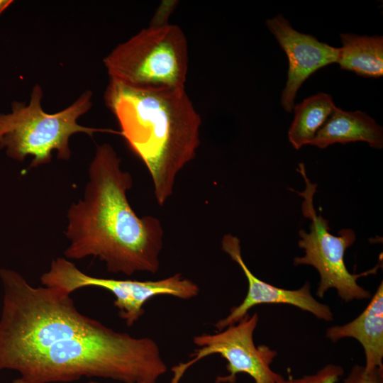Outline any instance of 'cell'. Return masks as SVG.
<instances>
[{"instance_id":"cell-15","label":"cell","mask_w":383,"mask_h":383,"mask_svg":"<svg viewBox=\"0 0 383 383\" xmlns=\"http://www.w3.org/2000/svg\"><path fill=\"white\" fill-rule=\"evenodd\" d=\"M343 374L344 370L341 366L328 364L316 373L300 378H294L289 374L285 379L281 374L276 373L274 380L276 383H337Z\"/></svg>"},{"instance_id":"cell-8","label":"cell","mask_w":383,"mask_h":383,"mask_svg":"<svg viewBox=\"0 0 383 383\" xmlns=\"http://www.w3.org/2000/svg\"><path fill=\"white\" fill-rule=\"evenodd\" d=\"M257 313L246 314L235 324L217 333L196 335L193 342L199 348L191 355L187 362L172 367L173 376L170 383H180L185 372L194 363L213 354H218L227 361L228 374L218 376L216 383H235L237 374L245 373L255 383H276L274 372L270 367L277 356L276 350L265 345L256 346L253 334L258 323Z\"/></svg>"},{"instance_id":"cell-5","label":"cell","mask_w":383,"mask_h":383,"mask_svg":"<svg viewBox=\"0 0 383 383\" xmlns=\"http://www.w3.org/2000/svg\"><path fill=\"white\" fill-rule=\"evenodd\" d=\"M110 79L133 87L185 89L188 43L177 25L148 26L104 59Z\"/></svg>"},{"instance_id":"cell-18","label":"cell","mask_w":383,"mask_h":383,"mask_svg":"<svg viewBox=\"0 0 383 383\" xmlns=\"http://www.w3.org/2000/svg\"><path fill=\"white\" fill-rule=\"evenodd\" d=\"M13 2L12 0H0V16Z\"/></svg>"},{"instance_id":"cell-13","label":"cell","mask_w":383,"mask_h":383,"mask_svg":"<svg viewBox=\"0 0 383 383\" xmlns=\"http://www.w3.org/2000/svg\"><path fill=\"white\" fill-rule=\"evenodd\" d=\"M340 37L342 47L337 63L342 70L365 77L383 75L382 36L341 33Z\"/></svg>"},{"instance_id":"cell-19","label":"cell","mask_w":383,"mask_h":383,"mask_svg":"<svg viewBox=\"0 0 383 383\" xmlns=\"http://www.w3.org/2000/svg\"><path fill=\"white\" fill-rule=\"evenodd\" d=\"M13 383H25L23 381H22L20 378L15 379ZM89 383H98L94 382H91Z\"/></svg>"},{"instance_id":"cell-7","label":"cell","mask_w":383,"mask_h":383,"mask_svg":"<svg viewBox=\"0 0 383 383\" xmlns=\"http://www.w3.org/2000/svg\"><path fill=\"white\" fill-rule=\"evenodd\" d=\"M43 285L59 288L71 294L87 287L109 291L115 296L114 306L128 326H133L145 313L144 304L158 295L182 299L196 296L199 286L180 273L156 281L106 279L89 276L64 257L53 260L50 269L40 277Z\"/></svg>"},{"instance_id":"cell-10","label":"cell","mask_w":383,"mask_h":383,"mask_svg":"<svg viewBox=\"0 0 383 383\" xmlns=\"http://www.w3.org/2000/svg\"><path fill=\"white\" fill-rule=\"evenodd\" d=\"M266 25L285 52L289 69L281 104L292 112L297 91L304 81L318 69L337 62L339 48L320 42L311 35L294 29L282 14L267 19Z\"/></svg>"},{"instance_id":"cell-6","label":"cell","mask_w":383,"mask_h":383,"mask_svg":"<svg viewBox=\"0 0 383 383\" xmlns=\"http://www.w3.org/2000/svg\"><path fill=\"white\" fill-rule=\"evenodd\" d=\"M298 171L304 179L305 189L301 192L293 191L304 198L302 213L304 217L311 220V224L309 233L302 229L299 231L298 245L304 250L305 255L295 257L294 265H311L316 269L320 275V283L316 294L319 298H323L331 288L335 289L338 296L345 302L370 298V292L360 286L357 279L376 274L382 266L380 260L374 267L360 274H352L348 270L344 255L355 241V233L350 228L341 229L338 235L330 233L328 221L317 213L313 206L317 184L308 178L304 164L299 163Z\"/></svg>"},{"instance_id":"cell-12","label":"cell","mask_w":383,"mask_h":383,"mask_svg":"<svg viewBox=\"0 0 383 383\" xmlns=\"http://www.w3.org/2000/svg\"><path fill=\"white\" fill-rule=\"evenodd\" d=\"M363 141L374 148L383 146L382 126L366 113L335 107L309 145L323 149L334 143Z\"/></svg>"},{"instance_id":"cell-3","label":"cell","mask_w":383,"mask_h":383,"mask_svg":"<svg viewBox=\"0 0 383 383\" xmlns=\"http://www.w3.org/2000/svg\"><path fill=\"white\" fill-rule=\"evenodd\" d=\"M104 101L119 134L148 170L156 201L163 206L177 174L196 157L200 115L185 89H140L110 79Z\"/></svg>"},{"instance_id":"cell-14","label":"cell","mask_w":383,"mask_h":383,"mask_svg":"<svg viewBox=\"0 0 383 383\" xmlns=\"http://www.w3.org/2000/svg\"><path fill=\"white\" fill-rule=\"evenodd\" d=\"M332 97L318 93L294 106V118L288 131L289 141L298 150L309 145L335 109Z\"/></svg>"},{"instance_id":"cell-11","label":"cell","mask_w":383,"mask_h":383,"mask_svg":"<svg viewBox=\"0 0 383 383\" xmlns=\"http://www.w3.org/2000/svg\"><path fill=\"white\" fill-rule=\"evenodd\" d=\"M326 336L335 343L344 338H353L362 346L367 372L383 370V283L365 310L352 321L330 327Z\"/></svg>"},{"instance_id":"cell-1","label":"cell","mask_w":383,"mask_h":383,"mask_svg":"<svg viewBox=\"0 0 383 383\" xmlns=\"http://www.w3.org/2000/svg\"><path fill=\"white\" fill-rule=\"evenodd\" d=\"M0 278V370L18 372L25 383L83 377L156 383L166 373L152 338L116 331L82 314L59 288L33 287L9 269H1Z\"/></svg>"},{"instance_id":"cell-17","label":"cell","mask_w":383,"mask_h":383,"mask_svg":"<svg viewBox=\"0 0 383 383\" xmlns=\"http://www.w3.org/2000/svg\"><path fill=\"white\" fill-rule=\"evenodd\" d=\"M177 1H163L155 13L150 26H161L168 24L166 21L172 11L175 8Z\"/></svg>"},{"instance_id":"cell-2","label":"cell","mask_w":383,"mask_h":383,"mask_svg":"<svg viewBox=\"0 0 383 383\" xmlns=\"http://www.w3.org/2000/svg\"><path fill=\"white\" fill-rule=\"evenodd\" d=\"M121 162L111 145L96 146L84 197L67 212L70 245L65 256L98 257L115 274H155L160 269L164 231L157 218L138 217L131 206L126 194L133 179Z\"/></svg>"},{"instance_id":"cell-4","label":"cell","mask_w":383,"mask_h":383,"mask_svg":"<svg viewBox=\"0 0 383 383\" xmlns=\"http://www.w3.org/2000/svg\"><path fill=\"white\" fill-rule=\"evenodd\" d=\"M43 88L36 84L28 104L14 101L10 113H0V148L5 149L9 157L22 162L31 155L30 167L50 162L53 151L57 152V158L67 160L71 157L69 142L72 135L84 133L92 136L99 131L116 133L78 123V119L92 106L89 90L55 113L43 110Z\"/></svg>"},{"instance_id":"cell-9","label":"cell","mask_w":383,"mask_h":383,"mask_svg":"<svg viewBox=\"0 0 383 383\" xmlns=\"http://www.w3.org/2000/svg\"><path fill=\"white\" fill-rule=\"evenodd\" d=\"M221 248L240 267L248 280V289L242 303L232 307L226 317L215 323L214 326L218 331L235 324L248 313L250 309L262 304H289L308 311L319 319L326 321L333 320V314L330 306L318 301L312 296L309 282L298 289L289 290L277 287L260 279L245 265L241 255L239 238L230 233L223 237Z\"/></svg>"},{"instance_id":"cell-16","label":"cell","mask_w":383,"mask_h":383,"mask_svg":"<svg viewBox=\"0 0 383 383\" xmlns=\"http://www.w3.org/2000/svg\"><path fill=\"white\" fill-rule=\"evenodd\" d=\"M383 370L377 369L370 372L365 370L364 366L355 365L343 383H382Z\"/></svg>"}]
</instances>
